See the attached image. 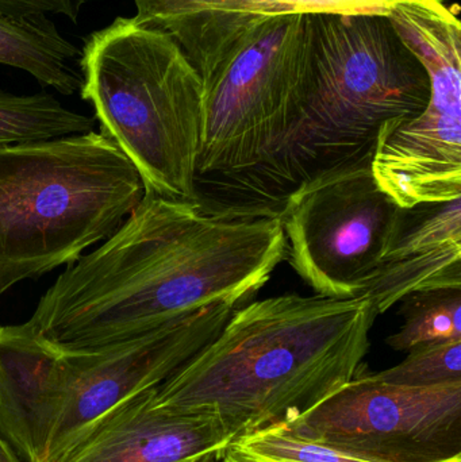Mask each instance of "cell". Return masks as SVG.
<instances>
[{
    "instance_id": "6da1fadb",
    "label": "cell",
    "mask_w": 461,
    "mask_h": 462,
    "mask_svg": "<svg viewBox=\"0 0 461 462\" xmlns=\"http://www.w3.org/2000/svg\"><path fill=\"white\" fill-rule=\"evenodd\" d=\"M286 257L279 218H221L197 202L145 194L57 277L29 323L60 349H97L203 307L240 309Z\"/></svg>"
},
{
    "instance_id": "7a4b0ae2",
    "label": "cell",
    "mask_w": 461,
    "mask_h": 462,
    "mask_svg": "<svg viewBox=\"0 0 461 462\" xmlns=\"http://www.w3.org/2000/svg\"><path fill=\"white\" fill-rule=\"evenodd\" d=\"M376 317L367 296L252 301L157 388L154 407L207 415L235 439L292 425L364 368Z\"/></svg>"
},
{
    "instance_id": "3957f363",
    "label": "cell",
    "mask_w": 461,
    "mask_h": 462,
    "mask_svg": "<svg viewBox=\"0 0 461 462\" xmlns=\"http://www.w3.org/2000/svg\"><path fill=\"white\" fill-rule=\"evenodd\" d=\"M308 16L310 60L302 110L267 164L208 203L214 216L279 218L300 184L373 160L382 127L420 116L429 103L427 69L389 16Z\"/></svg>"
},
{
    "instance_id": "277c9868",
    "label": "cell",
    "mask_w": 461,
    "mask_h": 462,
    "mask_svg": "<svg viewBox=\"0 0 461 462\" xmlns=\"http://www.w3.org/2000/svg\"><path fill=\"white\" fill-rule=\"evenodd\" d=\"M143 195L134 165L102 133L0 146V298L75 263Z\"/></svg>"
},
{
    "instance_id": "5b68a950",
    "label": "cell",
    "mask_w": 461,
    "mask_h": 462,
    "mask_svg": "<svg viewBox=\"0 0 461 462\" xmlns=\"http://www.w3.org/2000/svg\"><path fill=\"white\" fill-rule=\"evenodd\" d=\"M81 99L134 165L145 194L197 202L202 79L175 38L118 16L86 38Z\"/></svg>"
},
{
    "instance_id": "8992f818",
    "label": "cell",
    "mask_w": 461,
    "mask_h": 462,
    "mask_svg": "<svg viewBox=\"0 0 461 462\" xmlns=\"http://www.w3.org/2000/svg\"><path fill=\"white\" fill-rule=\"evenodd\" d=\"M309 60L308 15L254 16L202 79L200 208L278 153L305 103Z\"/></svg>"
},
{
    "instance_id": "52a82bcc",
    "label": "cell",
    "mask_w": 461,
    "mask_h": 462,
    "mask_svg": "<svg viewBox=\"0 0 461 462\" xmlns=\"http://www.w3.org/2000/svg\"><path fill=\"white\" fill-rule=\"evenodd\" d=\"M430 80L420 116L384 125L371 171L401 208L461 198V23L443 0H403L389 15Z\"/></svg>"
},
{
    "instance_id": "ba28073f",
    "label": "cell",
    "mask_w": 461,
    "mask_h": 462,
    "mask_svg": "<svg viewBox=\"0 0 461 462\" xmlns=\"http://www.w3.org/2000/svg\"><path fill=\"white\" fill-rule=\"evenodd\" d=\"M405 208L384 194L371 160L305 181L284 200L287 257L325 298L363 296L400 231Z\"/></svg>"
},
{
    "instance_id": "9c48e42d",
    "label": "cell",
    "mask_w": 461,
    "mask_h": 462,
    "mask_svg": "<svg viewBox=\"0 0 461 462\" xmlns=\"http://www.w3.org/2000/svg\"><path fill=\"white\" fill-rule=\"evenodd\" d=\"M286 428L300 439L375 460H456L461 458V380L408 387L379 382L363 368L346 387Z\"/></svg>"
},
{
    "instance_id": "30bf717a",
    "label": "cell",
    "mask_w": 461,
    "mask_h": 462,
    "mask_svg": "<svg viewBox=\"0 0 461 462\" xmlns=\"http://www.w3.org/2000/svg\"><path fill=\"white\" fill-rule=\"evenodd\" d=\"M235 309L219 303L176 318L126 341L62 350L68 396L46 462H57L119 404L167 382L226 325Z\"/></svg>"
},
{
    "instance_id": "8fae6325",
    "label": "cell",
    "mask_w": 461,
    "mask_h": 462,
    "mask_svg": "<svg viewBox=\"0 0 461 462\" xmlns=\"http://www.w3.org/2000/svg\"><path fill=\"white\" fill-rule=\"evenodd\" d=\"M157 388L111 410L57 462L218 461L235 437L207 415L157 409Z\"/></svg>"
},
{
    "instance_id": "7c38bea8",
    "label": "cell",
    "mask_w": 461,
    "mask_h": 462,
    "mask_svg": "<svg viewBox=\"0 0 461 462\" xmlns=\"http://www.w3.org/2000/svg\"><path fill=\"white\" fill-rule=\"evenodd\" d=\"M68 396L64 352L34 326H0V439L22 462H46Z\"/></svg>"
},
{
    "instance_id": "4fadbf2b",
    "label": "cell",
    "mask_w": 461,
    "mask_h": 462,
    "mask_svg": "<svg viewBox=\"0 0 461 462\" xmlns=\"http://www.w3.org/2000/svg\"><path fill=\"white\" fill-rule=\"evenodd\" d=\"M461 288V198L405 208L400 231L363 296L383 314L409 293Z\"/></svg>"
},
{
    "instance_id": "5bb4252c",
    "label": "cell",
    "mask_w": 461,
    "mask_h": 462,
    "mask_svg": "<svg viewBox=\"0 0 461 462\" xmlns=\"http://www.w3.org/2000/svg\"><path fill=\"white\" fill-rule=\"evenodd\" d=\"M133 18L143 26L168 32L183 49L200 79L245 23L227 18L225 0H133Z\"/></svg>"
},
{
    "instance_id": "9a60e30c",
    "label": "cell",
    "mask_w": 461,
    "mask_h": 462,
    "mask_svg": "<svg viewBox=\"0 0 461 462\" xmlns=\"http://www.w3.org/2000/svg\"><path fill=\"white\" fill-rule=\"evenodd\" d=\"M80 56V49L62 37L45 15L27 19L0 15V65L24 70L41 86L51 87L65 97L80 92L83 76L72 65Z\"/></svg>"
},
{
    "instance_id": "2e32d148",
    "label": "cell",
    "mask_w": 461,
    "mask_h": 462,
    "mask_svg": "<svg viewBox=\"0 0 461 462\" xmlns=\"http://www.w3.org/2000/svg\"><path fill=\"white\" fill-rule=\"evenodd\" d=\"M95 124L94 116L64 107L48 92L16 95L0 89V146L84 134Z\"/></svg>"
},
{
    "instance_id": "e0dca14e",
    "label": "cell",
    "mask_w": 461,
    "mask_h": 462,
    "mask_svg": "<svg viewBox=\"0 0 461 462\" xmlns=\"http://www.w3.org/2000/svg\"><path fill=\"white\" fill-rule=\"evenodd\" d=\"M400 331L386 344L397 352L425 345L461 341V288H435L409 293L401 300Z\"/></svg>"
},
{
    "instance_id": "ac0fdd59",
    "label": "cell",
    "mask_w": 461,
    "mask_h": 462,
    "mask_svg": "<svg viewBox=\"0 0 461 462\" xmlns=\"http://www.w3.org/2000/svg\"><path fill=\"white\" fill-rule=\"evenodd\" d=\"M232 448L254 462H386L300 439L284 425L238 437ZM446 462H461V458Z\"/></svg>"
},
{
    "instance_id": "d6986e66",
    "label": "cell",
    "mask_w": 461,
    "mask_h": 462,
    "mask_svg": "<svg viewBox=\"0 0 461 462\" xmlns=\"http://www.w3.org/2000/svg\"><path fill=\"white\" fill-rule=\"evenodd\" d=\"M403 0H225L224 13L235 22L254 16L383 15Z\"/></svg>"
},
{
    "instance_id": "ffe728a7",
    "label": "cell",
    "mask_w": 461,
    "mask_h": 462,
    "mask_svg": "<svg viewBox=\"0 0 461 462\" xmlns=\"http://www.w3.org/2000/svg\"><path fill=\"white\" fill-rule=\"evenodd\" d=\"M379 382L408 387H428L461 380V341L425 345L386 371L373 374Z\"/></svg>"
},
{
    "instance_id": "44dd1931",
    "label": "cell",
    "mask_w": 461,
    "mask_h": 462,
    "mask_svg": "<svg viewBox=\"0 0 461 462\" xmlns=\"http://www.w3.org/2000/svg\"><path fill=\"white\" fill-rule=\"evenodd\" d=\"M86 0H0V15L11 19L35 18L60 14L78 23Z\"/></svg>"
},
{
    "instance_id": "7402d4cb",
    "label": "cell",
    "mask_w": 461,
    "mask_h": 462,
    "mask_svg": "<svg viewBox=\"0 0 461 462\" xmlns=\"http://www.w3.org/2000/svg\"><path fill=\"white\" fill-rule=\"evenodd\" d=\"M217 462H254L251 460V458L246 457V456L241 455L237 450L233 449L232 447L227 449V452L222 456L221 460Z\"/></svg>"
},
{
    "instance_id": "603a6c76",
    "label": "cell",
    "mask_w": 461,
    "mask_h": 462,
    "mask_svg": "<svg viewBox=\"0 0 461 462\" xmlns=\"http://www.w3.org/2000/svg\"><path fill=\"white\" fill-rule=\"evenodd\" d=\"M0 462H22L2 439H0Z\"/></svg>"
},
{
    "instance_id": "cb8c5ba5",
    "label": "cell",
    "mask_w": 461,
    "mask_h": 462,
    "mask_svg": "<svg viewBox=\"0 0 461 462\" xmlns=\"http://www.w3.org/2000/svg\"><path fill=\"white\" fill-rule=\"evenodd\" d=\"M221 458H222V457H221ZM221 458H219V460H221ZM219 460H218V461H219Z\"/></svg>"
}]
</instances>
